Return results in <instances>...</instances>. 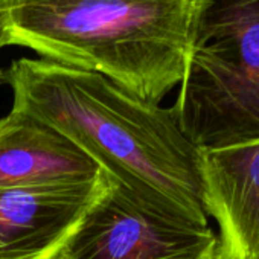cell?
I'll use <instances>...</instances> for the list:
<instances>
[{
  "label": "cell",
  "instance_id": "cell-1",
  "mask_svg": "<svg viewBox=\"0 0 259 259\" xmlns=\"http://www.w3.org/2000/svg\"><path fill=\"white\" fill-rule=\"evenodd\" d=\"M11 111L28 114L70 141L105 172L154 191L207 226L200 150L171 108L153 104L107 76L43 58H19L0 73Z\"/></svg>",
  "mask_w": 259,
  "mask_h": 259
},
{
  "label": "cell",
  "instance_id": "cell-2",
  "mask_svg": "<svg viewBox=\"0 0 259 259\" xmlns=\"http://www.w3.org/2000/svg\"><path fill=\"white\" fill-rule=\"evenodd\" d=\"M200 0H0V48L98 72L160 104L186 70Z\"/></svg>",
  "mask_w": 259,
  "mask_h": 259
},
{
  "label": "cell",
  "instance_id": "cell-3",
  "mask_svg": "<svg viewBox=\"0 0 259 259\" xmlns=\"http://www.w3.org/2000/svg\"><path fill=\"white\" fill-rule=\"evenodd\" d=\"M171 111L198 150L259 141V0H200Z\"/></svg>",
  "mask_w": 259,
  "mask_h": 259
},
{
  "label": "cell",
  "instance_id": "cell-4",
  "mask_svg": "<svg viewBox=\"0 0 259 259\" xmlns=\"http://www.w3.org/2000/svg\"><path fill=\"white\" fill-rule=\"evenodd\" d=\"M104 172V185L54 259H215L218 238L166 197Z\"/></svg>",
  "mask_w": 259,
  "mask_h": 259
},
{
  "label": "cell",
  "instance_id": "cell-5",
  "mask_svg": "<svg viewBox=\"0 0 259 259\" xmlns=\"http://www.w3.org/2000/svg\"><path fill=\"white\" fill-rule=\"evenodd\" d=\"M104 185L92 182L0 191V259H54Z\"/></svg>",
  "mask_w": 259,
  "mask_h": 259
},
{
  "label": "cell",
  "instance_id": "cell-6",
  "mask_svg": "<svg viewBox=\"0 0 259 259\" xmlns=\"http://www.w3.org/2000/svg\"><path fill=\"white\" fill-rule=\"evenodd\" d=\"M203 204L220 227L215 259H259V141L200 150Z\"/></svg>",
  "mask_w": 259,
  "mask_h": 259
},
{
  "label": "cell",
  "instance_id": "cell-7",
  "mask_svg": "<svg viewBox=\"0 0 259 259\" xmlns=\"http://www.w3.org/2000/svg\"><path fill=\"white\" fill-rule=\"evenodd\" d=\"M101 166L43 122L10 111L0 117V191L98 179Z\"/></svg>",
  "mask_w": 259,
  "mask_h": 259
},
{
  "label": "cell",
  "instance_id": "cell-8",
  "mask_svg": "<svg viewBox=\"0 0 259 259\" xmlns=\"http://www.w3.org/2000/svg\"><path fill=\"white\" fill-rule=\"evenodd\" d=\"M0 73H2V70H0Z\"/></svg>",
  "mask_w": 259,
  "mask_h": 259
}]
</instances>
